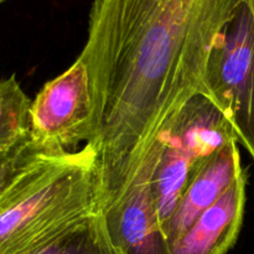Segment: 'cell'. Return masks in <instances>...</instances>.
Instances as JSON below:
<instances>
[{
  "instance_id": "10",
  "label": "cell",
  "mask_w": 254,
  "mask_h": 254,
  "mask_svg": "<svg viewBox=\"0 0 254 254\" xmlns=\"http://www.w3.org/2000/svg\"><path fill=\"white\" fill-rule=\"evenodd\" d=\"M44 153L46 151L35 144L30 135L11 150L0 154V196Z\"/></svg>"
},
{
  "instance_id": "8",
  "label": "cell",
  "mask_w": 254,
  "mask_h": 254,
  "mask_svg": "<svg viewBox=\"0 0 254 254\" xmlns=\"http://www.w3.org/2000/svg\"><path fill=\"white\" fill-rule=\"evenodd\" d=\"M32 254H122L112 240L103 210L64 231Z\"/></svg>"
},
{
  "instance_id": "11",
  "label": "cell",
  "mask_w": 254,
  "mask_h": 254,
  "mask_svg": "<svg viewBox=\"0 0 254 254\" xmlns=\"http://www.w3.org/2000/svg\"><path fill=\"white\" fill-rule=\"evenodd\" d=\"M246 2H247V5L250 6V9L252 10L253 12V16H254V0H245Z\"/></svg>"
},
{
  "instance_id": "5",
  "label": "cell",
  "mask_w": 254,
  "mask_h": 254,
  "mask_svg": "<svg viewBox=\"0 0 254 254\" xmlns=\"http://www.w3.org/2000/svg\"><path fill=\"white\" fill-rule=\"evenodd\" d=\"M160 151L158 136L123 196L103 210L112 240L122 254H171L154 192Z\"/></svg>"
},
{
  "instance_id": "9",
  "label": "cell",
  "mask_w": 254,
  "mask_h": 254,
  "mask_svg": "<svg viewBox=\"0 0 254 254\" xmlns=\"http://www.w3.org/2000/svg\"><path fill=\"white\" fill-rule=\"evenodd\" d=\"M31 102L15 73L0 79V154L30 136Z\"/></svg>"
},
{
  "instance_id": "3",
  "label": "cell",
  "mask_w": 254,
  "mask_h": 254,
  "mask_svg": "<svg viewBox=\"0 0 254 254\" xmlns=\"http://www.w3.org/2000/svg\"><path fill=\"white\" fill-rule=\"evenodd\" d=\"M159 138L161 151L154 192L164 231L191 179L237 138L227 116L205 94L190 99Z\"/></svg>"
},
{
  "instance_id": "1",
  "label": "cell",
  "mask_w": 254,
  "mask_h": 254,
  "mask_svg": "<svg viewBox=\"0 0 254 254\" xmlns=\"http://www.w3.org/2000/svg\"><path fill=\"white\" fill-rule=\"evenodd\" d=\"M242 4L93 0L78 59L91 83L93 134L87 144L96 153L103 207L123 196L185 104L207 96L210 56Z\"/></svg>"
},
{
  "instance_id": "12",
  "label": "cell",
  "mask_w": 254,
  "mask_h": 254,
  "mask_svg": "<svg viewBox=\"0 0 254 254\" xmlns=\"http://www.w3.org/2000/svg\"><path fill=\"white\" fill-rule=\"evenodd\" d=\"M5 1H6V0H0V5H1V4H4Z\"/></svg>"
},
{
  "instance_id": "2",
  "label": "cell",
  "mask_w": 254,
  "mask_h": 254,
  "mask_svg": "<svg viewBox=\"0 0 254 254\" xmlns=\"http://www.w3.org/2000/svg\"><path fill=\"white\" fill-rule=\"evenodd\" d=\"M102 206L96 153L41 154L0 196V254H32Z\"/></svg>"
},
{
  "instance_id": "6",
  "label": "cell",
  "mask_w": 254,
  "mask_h": 254,
  "mask_svg": "<svg viewBox=\"0 0 254 254\" xmlns=\"http://www.w3.org/2000/svg\"><path fill=\"white\" fill-rule=\"evenodd\" d=\"M245 173L238 143L231 141L216 153L190 180L164 228L170 250L208 207Z\"/></svg>"
},
{
  "instance_id": "7",
  "label": "cell",
  "mask_w": 254,
  "mask_h": 254,
  "mask_svg": "<svg viewBox=\"0 0 254 254\" xmlns=\"http://www.w3.org/2000/svg\"><path fill=\"white\" fill-rule=\"evenodd\" d=\"M247 173L195 221L171 247V254H227L237 242L243 223Z\"/></svg>"
},
{
  "instance_id": "4",
  "label": "cell",
  "mask_w": 254,
  "mask_h": 254,
  "mask_svg": "<svg viewBox=\"0 0 254 254\" xmlns=\"http://www.w3.org/2000/svg\"><path fill=\"white\" fill-rule=\"evenodd\" d=\"M93 134V102L89 76L83 62L76 61L47 82L31 102L30 135L50 153L69 151L89 143Z\"/></svg>"
}]
</instances>
